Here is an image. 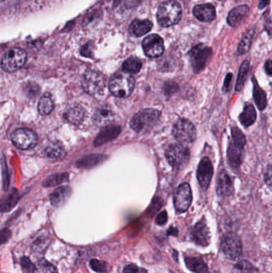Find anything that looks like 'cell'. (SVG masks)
Masks as SVG:
<instances>
[{"mask_svg":"<svg viewBox=\"0 0 272 273\" xmlns=\"http://www.w3.org/2000/svg\"><path fill=\"white\" fill-rule=\"evenodd\" d=\"M142 67V63L136 57H130L123 63V71L128 74H137Z\"/></svg>","mask_w":272,"mask_h":273,"instance_id":"f546056e","label":"cell"},{"mask_svg":"<svg viewBox=\"0 0 272 273\" xmlns=\"http://www.w3.org/2000/svg\"><path fill=\"white\" fill-rule=\"evenodd\" d=\"M65 118L74 125H79L85 118V110L81 105H75L69 108L65 115Z\"/></svg>","mask_w":272,"mask_h":273,"instance_id":"7402d4cb","label":"cell"},{"mask_svg":"<svg viewBox=\"0 0 272 273\" xmlns=\"http://www.w3.org/2000/svg\"><path fill=\"white\" fill-rule=\"evenodd\" d=\"M212 54V49L202 44L197 45L189 51V60L195 73L205 69Z\"/></svg>","mask_w":272,"mask_h":273,"instance_id":"ba28073f","label":"cell"},{"mask_svg":"<svg viewBox=\"0 0 272 273\" xmlns=\"http://www.w3.org/2000/svg\"><path fill=\"white\" fill-rule=\"evenodd\" d=\"M254 35V30H250L244 34V37L242 38L240 45H239L238 50L237 53L240 56L245 54L251 47V42H252V38Z\"/></svg>","mask_w":272,"mask_h":273,"instance_id":"4dcf8cb0","label":"cell"},{"mask_svg":"<svg viewBox=\"0 0 272 273\" xmlns=\"http://www.w3.org/2000/svg\"><path fill=\"white\" fill-rule=\"evenodd\" d=\"M90 267L93 270H95L97 272H104L106 270V263L104 261H98V260H91Z\"/></svg>","mask_w":272,"mask_h":273,"instance_id":"74e56055","label":"cell"},{"mask_svg":"<svg viewBox=\"0 0 272 273\" xmlns=\"http://www.w3.org/2000/svg\"><path fill=\"white\" fill-rule=\"evenodd\" d=\"M185 263L188 268L195 273H206L208 271L206 264L198 257H187Z\"/></svg>","mask_w":272,"mask_h":273,"instance_id":"4316f807","label":"cell"},{"mask_svg":"<svg viewBox=\"0 0 272 273\" xmlns=\"http://www.w3.org/2000/svg\"><path fill=\"white\" fill-rule=\"evenodd\" d=\"M142 48L147 57H160L164 53V40L158 34H150L143 40Z\"/></svg>","mask_w":272,"mask_h":273,"instance_id":"7c38bea8","label":"cell"},{"mask_svg":"<svg viewBox=\"0 0 272 273\" xmlns=\"http://www.w3.org/2000/svg\"><path fill=\"white\" fill-rule=\"evenodd\" d=\"M265 29L267 33L270 36H272V16L267 20V23H266Z\"/></svg>","mask_w":272,"mask_h":273,"instance_id":"f6af8a7d","label":"cell"},{"mask_svg":"<svg viewBox=\"0 0 272 273\" xmlns=\"http://www.w3.org/2000/svg\"><path fill=\"white\" fill-rule=\"evenodd\" d=\"M135 80L130 74L122 72L116 74L110 81V89L114 96L127 98L134 90Z\"/></svg>","mask_w":272,"mask_h":273,"instance_id":"277c9868","label":"cell"},{"mask_svg":"<svg viewBox=\"0 0 272 273\" xmlns=\"http://www.w3.org/2000/svg\"><path fill=\"white\" fill-rule=\"evenodd\" d=\"M193 14L199 21L208 23L215 20V7L212 4H200L194 7Z\"/></svg>","mask_w":272,"mask_h":273,"instance_id":"ac0fdd59","label":"cell"},{"mask_svg":"<svg viewBox=\"0 0 272 273\" xmlns=\"http://www.w3.org/2000/svg\"><path fill=\"white\" fill-rule=\"evenodd\" d=\"M68 179H69L68 173H58V174H53L47 177L43 182V185L45 187H50V186L52 187V186H56L63 182L66 181Z\"/></svg>","mask_w":272,"mask_h":273,"instance_id":"d6a6232c","label":"cell"},{"mask_svg":"<svg viewBox=\"0 0 272 273\" xmlns=\"http://www.w3.org/2000/svg\"><path fill=\"white\" fill-rule=\"evenodd\" d=\"M232 273H259V271L248 261H241L234 266Z\"/></svg>","mask_w":272,"mask_h":273,"instance_id":"836d02e7","label":"cell"},{"mask_svg":"<svg viewBox=\"0 0 272 273\" xmlns=\"http://www.w3.org/2000/svg\"><path fill=\"white\" fill-rule=\"evenodd\" d=\"M269 0H261V2H260V8H263V7H265L266 5H267V4H268Z\"/></svg>","mask_w":272,"mask_h":273,"instance_id":"7dc6e473","label":"cell"},{"mask_svg":"<svg viewBox=\"0 0 272 273\" xmlns=\"http://www.w3.org/2000/svg\"><path fill=\"white\" fill-rule=\"evenodd\" d=\"M160 115V113L155 109H146L139 111L132 118L130 126L136 132H147L157 123Z\"/></svg>","mask_w":272,"mask_h":273,"instance_id":"7a4b0ae2","label":"cell"},{"mask_svg":"<svg viewBox=\"0 0 272 273\" xmlns=\"http://www.w3.org/2000/svg\"><path fill=\"white\" fill-rule=\"evenodd\" d=\"M221 249L228 259H237L242 252V244L240 238L233 232L227 233L221 241Z\"/></svg>","mask_w":272,"mask_h":273,"instance_id":"8fae6325","label":"cell"},{"mask_svg":"<svg viewBox=\"0 0 272 273\" xmlns=\"http://www.w3.org/2000/svg\"><path fill=\"white\" fill-rule=\"evenodd\" d=\"M33 273H58V271L53 264L46 260H41L35 264Z\"/></svg>","mask_w":272,"mask_h":273,"instance_id":"e575fe53","label":"cell"},{"mask_svg":"<svg viewBox=\"0 0 272 273\" xmlns=\"http://www.w3.org/2000/svg\"><path fill=\"white\" fill-rule=\"evenodd\" d=\"M4 1H5V0H1V2H4Z\"/></svg>","mask_w":272,"mask_h":273,"instance_id":"681fc988","label":"cell"},{"mask_svg":"<svg viewBox=\"0 0 272 273\" xmlns=\"http://www.w3.org/2000/svg\"><path fill=\"white\" fill-rule=\"evenodd\" d=\"M192 201V189L188 183H183L176 189L174 206L178 212H185L190 207Z\"/></svg>","mask_w":272,"mask_h":273,"instance_id":"4fadbf2b","label":"cell"},{"mask_svg":"<svg viewBox=\"0 0 272 273\" xmlns=\"http://www.w3.org/2000/svg\"><path fill=\"white\" fill-rule=\"evenodd\" d=\"M104 157H105L103 155H98V154L87 156L78 161V166L79 167H83V168H90L102 162Z\"/></svg>","mask_w":272,"mask_h":273,"instance_id":"1f68e13d","label":"cell"},{"mask_svg":"<svg viewBox=\"0 0 272 273\" xmlns=\"http://www.w3.org/2000/svg\"><path fill=\"white\" fill-rule=\"evenodd\" d=\"M113 117L114 115L111 107L108 105H103L97 110L94 119L98 125H102L110 123L113 120Z\"/></svg>","mask_w":272,"mask_h":273,"instance_id":"cb8c5ba5","label":"cell"},{"mask_svg":"<svg viewBox=\"0 0 272 273\" xmlns=\"http://www.w3.org/2000/svg\"><path fill=\"white\" fill-rule=\"evenodd\" d=\"M121 132V128L119 126L112 125V126L107 127L103 131L100 133L95 141V145H98L105 144L107 141H112L114 138H117V136Z\"/></svg>","mask_w":272,"mask_h":273,"instance_id":"44dd1931","label":"cell"},{"mask_svg":"<svg viewBox=\"0 0 272 273\" xmlns=\"http://www.w3.org/2000/svg\"><path fill=\"white\" fill-rule=\"evenodd\" d=\"M137 273H147V271H146V269H144V268H139L138 271H137Z\"/></svg>","mask_w":272,"mask_h":273,"instance_id":"c3c4849f","label":"cell"},{"mask_svg":"<svg viewBox=\"0 0 272 273\" xmlns=\"http://www.w3.org/2000/svg\"><path fill=\"white\" fill-rule=\"evenodd\" d=\"M71 193V188L69 187V186L58 188L51 193L50 196L52 206H55V207H61V206H63L69 198Z\"/></svg>","mask_w":272,"mask_h":273,"instance_id":"d6986e66","label":"cell"},{"mask_svg":"<svg viewBox=\"0 0 272 273\" xmlns=\"http://www.w3.org/2000/svg\"><path fill=\"white\" fill-rule=\"evenodd\" d=\"M27 61V53L21 48H13L7 50L3 56L1 66L6 72L18 70Z\"/></svg>","mask_w":272,"mask_h":273,"instance_id":"5b68a950","label":"cell"},{"mask_svg":"<svg viewBox=\"0 0 272 273\" xmlns=\"http://www.w3.org/2000/svg\"><path fill=\"white\" fill-rule=\"evenodd\" d=\"M246 145V137L237 127L231 128V141L228 149V157L231 166L238 168L242 162L243 150Z\"/></svg>","mask_w":272,"mask_h":273,"instance_id":"3957f363","label":"cell"},{"mask_svg":"<svg viewBox=\"0 0 272 273\" xmlns=\"http://www.w3.org/2000/svg\"><path fill=\"white\" fill-rule=\"evenodd\" d=\"M264 180L269 187L272 188V166H268L264 175Z\"/></svg>","mask_w":272,"mask_h":273,"instance_id":"ab89813d","label":"cell"},{"mask_svg":"<svg viewBox=\"0 0 272 273\" xmlns=\"http://www.w3.org/2000/svg\"><path fill=\"white\" fill-rule=\"evenodd\" d=\"M139 268H138L135 264H129L124 268L123 273H137Z\"/></svg>","mask_w":272,"mask_h":273,"instance_id":"7bdbcfd3","label":"cell"},{"mask_svg":"<svg viewBox=\"0 0 272 273\" xmlns=\"http://www.w3.org/2000/svg\"><path fill=\"white\" fill-rule=\"evenodd\" d=\"M174 138L182 143H191L196 139V127L187 119L178 120L173 129Z\"/></svg>","mask_w":272,"mask_h":273,"instance_id":"9c48e42d","label":"cell"},{"mask_svg":"<svg viewBox=\"0 0 272 273\" xmlns=\"http://www.w3.org/2000/svg\"><path fill=\"white\" fill-rule=\"evenodd\" d=\"M167 212H165V211L164 212H160V214L156 218V223L159 225H164L167 222Z\"/></svg>","mask_w":272,"mask_h":273,"instance_id":"60d3db41","label":"cell"},{"mask_svg":"<svg viewBox=\"0 0 272 273\" xmlns=\"http://www.w3.org/2000/svg\"><path fill=\"white\" fill-rule=\"evenodd\" d=\"M182 8L180 4L175 0L163 3L157 10V22L164 27L176 25L182 20Z\"/></svg>","mask_w":272,"mask_h":273,"instance_id":"6da1fadb","label":"cell"},{"mask_svg":"<svg viewBox=\"0 0 272 273\" xmlns=\"http://www.w3.org/2000/svg\"><path fill=\"white\" fill-rule=\"evenodd\" d=\"M253 85H254L253 86V98H254L255 102L260 111H263L267 107V95H266L265 91L259 86L255 78H253Z\"/></svg>","mask_w":272,"mask_h":273,"instance_id":"603a6c76","label":"cell"},{"mask_svg":"<svg viewBox=\"0 0 272 273\" xmlns=\"http://www.w3.org/2000/svg\"><path fill=\"white\" fill-rule=\"evenodd\" d=\"M231 79H232V74H228L224 80V87H223L224 92H228L231 89Z\"/></svg>","mask_w":272,"mask_h":273,"instance_id":"b9f144b4","label":"cell"},{"mask_svg":"<svg viewBox=\"0 0 272 273\" xmlns=\"http://www.w3.org/2000/svg\"><path fill=\"white\" fill-rule=\"evenodd\" d=\"M213 176V166L208 157H204L200 162L197 169V180L200 186L203 190H207L209 187L210 182Z\"/></svg>","mask_w":272,"mask_h":273,"instance_id":"5bb4252c","label":"cell"},{"mask_svg":"<svg viewBox=\"0 0 272 273\" xmlns=\"http://www.w3.org/2000/svg\"><path fill=\"white\" fill-rule=\"evenodd\" d=\"M248 14H249V7L246 5L238 6L233 8L228 14L227 19L228 24L232 27H238L247 18Z\"/></svg>","mask_w":272,"mask_h":273,"instance_id":"e0dca14e","label":"cell"},{"mask_svg":"<svg viewBox=\"0 0 272 273\" xmlns=\"http://www.w3.org/2000/svg\"><path fill=\"white\" fill-rule=\"evenodd\" d=\"M17 200H18V196H17V193H10L9 196L6 199L5 204L3 205V210L8 211L14 207L16 204Z\"/></svg>","mask_w":272,"mask_h":273,"instance_id":"8d00e7d4","label":"cell"},{"mask_svg":"<svg viewBox=\"0 0 272 273\" xmlns=\"http://www.w3.org/2000/svg\"><path fill=\"white\" fill-rule=\"evenodd\" d=\"M168 162L174 169H182L187 165L189 160V149L182 144H172L166 152Z\"/></svg>","mask_w":272,"mask_h":273,"instance_id":"8992f818","label":"cell"},{"mask_svg":"<svg viewBox=\"0 0 272 273\" xmlns=\"http://www.w3.org/2000/svg\"><path fill=\"white\" fill-rule=\"evenodd\" d=\"M257 115L254 106L251 104H247L244 106V111L240 115V121L244 127H248L252 125L256 121Z\"/></svg>","mask_w":272,"mask_h":273,"instance_id":"d4e9b609","label":"cell"},{"mask_svg":"<svg viewBox=\"0 0 272 273\" xmlns=\"http://www.w3.org/2000/svg\"><path fill=\"white\" fill-rule=\"evenodd\" d=\"M250 63L248 61H244V63L240 66V70H239L238 78H237V85H235V91L240 92L244 89V84H245L246 79L247 75L249 72Z\"/></svg>","mask_w":272,"mask_h":273,"instance_id":"f1b7e54d","label":"cell"},{"mask_svg":"<svg viewBox=\"0 0 272 273\" xmlns=\"http://www.w3.org/2000/svg\"><path fill=\"white\" fill-rule=\"evenodd\" d=\"M82 86L84 90L89 95H100L105 87V77L96 70H88L84 75Z\"/></svg>","mask_w":272,"mask_h":273,"instance_id":"52a82bcc","label":"cell"},{"mask_svg":"<svg viewBox=\"0 0 272 273\" xmlns=\"http://www.w3.org/2000/svg\"><path fill=\"white\" fill-rule=\"evenodd\" d=\"M192 240L194 242L201 246H207L209 244V230L203 222H198L192 230Z\"/></svg>","mask_w":272,"mask_h":273,"instance_id":"2e32d148","label":"cell"},{"mask_svg":"<svg viewBox=\"0 0 272 273\" xmlns=\"http://www.w3.org/2000/svg\"><path fill=\"white\" fill-rule=\"evenodd\" d=\"M153 28L152 22L148 20H134L130 26L131 34L136 37H141L150 32Z\"/></svg>","mask_w":272,"mask_h":273,"instance_id":"ffe728a7","label":"cell"},{"mask_svg":"<svg viewBox=\"0 0 272 273\" xmlns=\"http://www.w3.org/2000/svg\"><path fill=\"white\" fill-rule=\"evenodd\" d=\"M13 144L17 148L28 150L37 145L38 138L35 133L29 129H18L11 136Z\"/></svg>","mask_w":272,"mask_h":273,"instance_id":"30bf717a","label":"cell"},{"mask_svg":"<svg viewBox=\"0 0 272 273\" xmlns=\"http://www.w3.org/2000/svg\"><path fill=\"white\" fill-rule=\"evenodd\" d=\"M21 265L23 267V270L28 273H33L34 271V267L35 265L32 264L28 257H23L21 259Z\"/></svg>","mask_w":272,"mask_h":273,"instance_id":"f35d334b","label":"cell"},{"mask_svg":"<svg viewBox=\"0 0 272 273\" xmlns=\"http://www.w3.org/2000/svg\"><path fill=\"white\" fill-rule=\"evenodd\" d=\"M216 191L220 196H231L234 192L232 180L225 170L220 172L217 177Z\"/></svg>","mask_w":272,"mask_h":273,"instance_id":"9a60e30c","label":"cell"},{"mask_svg":"<svg viewBox=\"0 0 272 273\" xmlns=\"http://www.w3.org/2000/svg\"><path fill=\"white\" fill-rule=\"evenodd\" d=\"M24 90L25 93L30 98H34L40 94V86L34 82H28L24 86Z\"/></svg>","mask_w":272,"mask_h":273,"instance_id":"d590c367","label":"cell"},{"mask_svg":"<svg viewBox=\"0 0 272 273\" xmlns=\"http://www.w3.org/2000/svg\"><path fill=\"white\" fill-rule=\"evenodd\" d=\"M53 102L50 94H46L40 98L38 105V111L40 112V115H47L53 111Z\"/></svg>","mask_w":272,"mask_h":273,"instance_id":"83f0119b","label":"cell"},{"mask_svg":"<svg viewBox=\"0 0 272 273\" xmlns=\"http://www.w3.org/2000/svg\"><path fill=\"white\" fill-rule=\"evenodd\" d=\"M10 236H11V232H10L8 229H4V230L1 232V242L3 244L7 242L9 239Z\"/></svg>","mask_w":272,"mask_h":273,"instance_id":"ee69618b","label":"cell"},{"mask_svg":"<svg viewBox=\"0 0 272 273\" xmlns=\"http://www.w3.org/2000/svg\"><path fill=\"white\" fill-rule=\"evenodd\" d=\"M264 66H265L266 73L272 76V61L267 60Z\"/></svg>","mask_w":272,"mask_h":273,"instance_id":"bcb514c9","label":"cell"},{"mask_svg":"<svg viewBox=\"0 0 272 273\" xmlns=\"http://www.w3.org/2000/svg\"><path fill=\"white\" fill-rule=\"evenodd\" d=\"M46 157L51 160H59L66 155V150L61 143H51L45 150Z\"/></svg>","mask_w":272,"mask_h":273,"instance_id":"484cf974","label":"cell"}]
</instances>
